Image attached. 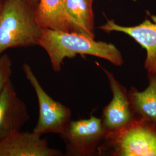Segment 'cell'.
<instances>
[{
  "mask_svg": "<svg viewBox=\"0 0 156 156\" xmlns=\"http://www.w3.org/2000/svg\"><path fill=\"white\" fill-rule=\"evenodd\" d=\"M38 45L46 51L55 72L62 69L63 61L77 55H90L104 58L120 67L124 60L121 52L114 45L80 34L50 28H42Z\"/></svg>",
  "mask_w": 156,
  "mask_h": 156,
  "instance_id": "6da1fadb",
  "label": "cell"
},
{
  "mask_svg": "<svg viewBox=\"0 0 156 156\" xmlns=\"http://www.w3.org/2000/svg\"><path fill=\"white\" fill-rule=\"evenodd\" d=\"M41 30L31 6L22 0H5L0 8V56L10 48L38 45Z\"/></svg>",
  "mask_w": 156,
  "mask_h": 156,
  "instance_id": "7a4b0ae2",
  "label": "cell"
},
{
  "mask_svg": "<svg viewBox=\"0 0 156 156\" xmlns=\"http://www.w3.org/2000/svg\"><path fill=\"white\" fill-rule=\"evenodd\" d=\"M115 156H156V125L135 119L116 131L107 133L98 154Z\"/></svg>",
  "mask_w": 156,
  "mask_h": 156,
  "instance_id": "3957f363",
  "label": "cell"
},
{
  "mask_svg": "<svg viewBox=\"0 0 156 156\" xmlns=\"http://www.w3.org/2000/svg\"><path fill=\"white\" fill-rule=\"evenodd\" d=\"M23 70L35 92L39 105L38 120L33 131L41 135L46 133H56L61 135L71 121L70 109L48 95L29 64L24 63Z\"/></svg>",
  "mask_w": 156,
  "mask_h": 156,
  "instance_id": "277c9868",
  "label": "cell"
},
{
  "mask_svg": "<svg viewBox=\"0 0 156 156\" xmlns=\"http://www.w3.org/2000/svg\"><path fill=\"white\" fill-rule=\"evenodd\" d=\"M107 131L101 118L91 116L87 119L70 121L61 135L66 144L68 156H92L106 138Z\"/></svg>",
  "mask_w": 156,
  "mask_h": 156,
  "instance_id": "5b68a950",
  "label": "cell"
},
{
  "mask_svg": "<svg viewBox=\"0 0 156 156\" xmlns=\"http://www.w3.org/2000/svg\"><path fill=\"white\" fill-rule=\"evenodd\" d=\"M109 82L113 97L103 109L101 118L107 133H111L128 125L135 119L128 91L120 83L113 73L102 68Z\"/></svg>",
  "mask_w": 156,
  "mask_h": 156,
  "instance_id": "8992f818",
  "label": "cell"
},
{
  "mask_svg": "<svg viewBox=\"0 0 156 156\" xmlns=\"http://www.w3.org/2000/svg\"><path fill=\"white\" fill-rule=\"evenodd\" d=\"M100 28L108 33H123L133 38L146 51L144 66L148 75H156V16L150 15L140 24L130 27L120 26L113 20H108Z\"/></svg>",
  "mask_w": 156,
  "mask_h": 156,
  "instance_id": "52a82bcc",
  "label": "cell"
},
{
  "mask_svg": "<svg viewBox=\"0 0 156 156\" xmlns=\"http://www.w3.org/2000/svg\"><path fill=\"white\" fill-rule=\"evenodd\" d=\"M29 120L28 108L10 80L0 94V140L20 131Z\"/></svg>",
  "mask_w": 156,
  "mask_h": 156,
  "instance_id": "ba28073f",
  "label": "cell"
},
{
  "mask_svg": "<svg viewBox=\"0 0 156 156\" xmlns=\"http://www.w3.org/2000/svg\"><path fill=\"white\" fill-rule=\"evenodd\" d=\"M33 132L18 131L0 140V156H59L60 151L51 148L47 140Z\"/></svg>",
  "mask_w": 156,
  "mask_h": 156,
  "instance_id": "9c48e42d",
  "label": "cell"
},
{
  "mask_svg": "<svg viewBox=\"0 0 156 156\" xmlns=\"http://www.w3.org/2000/svg\"><path fill=\"white\" fill-rule=\"evenodd\" d=\"M35 17L42 28L71 32L65 0H39Z\"/></svg>",
  "mask_w": 156,
  "mask_h": 156,
  "instance_id": "30bf717a",
  "label": "cell"
},
{
  "mask_svg": "<svg viewBox=\"0 0 156 156\" xmlns=\"http://www.w3.org/2000/svg\"><path fill=\"white\" fill-rule=\"evenodd\" d=\"M71 32L94 38L93 0H65Z\"/></svg>",
  "mask_w": 156,
  "mask_h": 156,
  "instance_id": "8fae6325",
  "label": "cell"
},
{
  "mask_svg": "<svg viewBox=\"0 0 156 156\" xmlns=\"http://www.w3.org/2000/svg\"><path fill=\"white\" fill-rule=\"evenodd\" d=\"M148 77L149 85L144 91L132 87L128 94L135 118L156 125V74Z\"/></svg>",
  "mask_w": 156,
  "mask_h": 156,
  "instance_id": "7c38bea8",
  "label": "cell"
},
{
  "mask_svg": "<svg viewBox=\"0 0 156 156\" xmlns=\"http://www.w3.org/2000/svg\"><path fill=\"white\" fill-rule=\"evenodd\" d=\"M12 62L7 54L0 56V94L6 85L11 80Z\"/></svg>",
  "mask_w": 156,
  "mask_h": 156,
  "instance_id": "4fadbf2b",
  "label": "cell"
},
{
  "mask_svg": "<svg viewBox=\"0 0 156 156\" xmlns=\"http://www.w3.org/2000/svg\"><path fill=\"white\" fill-rule=\"evenodd\" d=\"M28 5L31 6L35 10L39 3V0H22Z\"/></svg>",
  "mask_w": 156,
  "mask_h": 156,
  "instance_id": "5bb4252c",
  "label": "cell"
},
{
  "mask_svg": "<svg viewBox=\"0 0 156 156\" xmlns=\"http://www.w3.org/2000/svg\"><path fill=\"white\" fill-rule=\"evenodd\" d=\"M2 0H0V8H1V5H2Z\"/></svg>",
  "mask_w": 156,
  "mask_h": 156,
  "instance_id": "9a60e30c",
  "label": "cell"
}]
</instances>
